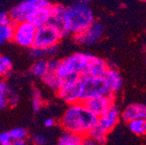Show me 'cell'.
<instances>
[{"instance_id":"obj_17","label":"cell","mask_w":146,"mask_h":145,"mask_svg":"<svg viewBox=\"0 0 146 145\" xmlns=\"http://www.w3.org/2000/svg\"><path fill=\"white\" fill-rule=\"evenodd\" d=\"M83 140L84 136L80 134L69 130H64L58 143L59 145H83Z\"/></svg>"},{"instance_id":"obj_30","label":"cell","mask_w":146,"mask_h":145,"mask_svg":"<svg viewBox=\"0 0 146 145\" xmlns=\"http://www.w3.org/2000/svg\"><path fill=\"white\" fill-rule=\"evenodd\" d=\"M32 142L33 143L38 144V145H44L48 142V139L45 136L38 134V135H35L32 137Z\"/></svg>"},{"instance_id":"obj_34","label":"cell","mask_w":146,"mask_h":145,"mask_svg":"<svg viewBox=\"0 0 146 145\" xmlns=\"http://www.w3.org/2000/svg\"><path fill=\"white\" fill-rule=\"evenodd\" d=\"M8 106L7 104V96L0 93V111L4 110L5 108Z\"/></svg>"},{"instance_id":"obj_25","label":"cell","mask_w":146,"mask_h":145,"mask_svg":"<svg viewBox=\"0 0 146 145\" xmlns=\"http://www.w3.org/2000/svg\"><path fill=\"white\" fill-rule=\"evenodd\" d=\"M29 57L33 61L36 60H39V59H44L47 58V52L46 49L40 48V47H36V46H32L29 48Z\"/></svg>"},{"instance_id":"obj_27","label":"cell","mask_w":146,"mask_h":145,"mask_svg":"<svg viewBox=\"0 0 146 145\" xmlns=\"http://www.w3.org/2000/svg\"><path fill=\"white\" fill-rule=\"evenodd\" d=\"M19 102H20V97L18 95V93L17 91H15V90L11 89L9 94L7 95L8 106L11 108H15L19 104Z\"/></svg>"},{"instance_id":"obj_37","label":"cell","mask_w":146,"mask_h":145,"mask_svg":"<svg viewBox=\"0 0 146 145\" xmlns=\"http://www.w3.org/2000/svg\"><path fill=\"white\" fill-rule=\"evenodd\" d=\"M75 2L78 3H84V4H88L90 2V0H75Z\"/></svg>"},{"instance_id":"obj_26","label":"cell","mask_w":146,"mask_h":145,"mask_svg":"<svg viewBox=\"0 0 146 145\" xmlns=\"http://www.w3.org/2000/svg\"><path fill=\"white\" fill-rule=\"evenodd\" d=\"M9 132H10L11 136L13 141L14 140H18V139L26 140V138L28 137V131L25 128H22V127H17V128H13Z\"/></svg>"},{"instance_id":"obj_12","label":"cell","mask_w":146,"mask_h":145,"mask_svg":"<svg viewBox=\"0 0 146 145\" xmlns=\"http://www.w3.org/2000/svg\"><path fill=\"white\" fill-rule=\"evenodd\" d=\"M51 17V5L38 8L31 11L26 17V21L35 25L36 28L47 24Z\"/></svg>"},{"instance_id":"obj_2","label":"cell","mask_w":146,"mask_h":145,"mask_svg":"<svg viewBox=\"0 0 146 145\" xmlns=\"http://www.w3.org/2000/svg\"><path fill=\"white\" fill-rule=\"evenodd\" d=\"M67 27L70 34H77L89 27L95 20L88 4L74 2L66 7Z\"/></svg>"},{"instance_id":"obj_7","label":"cell","mask_w":146,"mask_h":145,"mask_svg":"<svg viewBox=\"0 0 146 145\" xmlns=\"http://www.w3.org/2000/svg\"><path fill=\"white\" fill-rule=\"evenodd\" d=\"M50 0H23L18 5L11 9L9 12L10 19L13 24L25 21L27 15L38 8L50 6Z\"/></svg>"},{"instance_id":"obj_36","label":"cell","mask_w":146,"mask_h":145,"mask_svg":"<svg viewBox=\"0 0 146 145\" xmlns=\"http://www.w3.org/2000/svg\"><path fill=\"white\" fill-rule=\"evenodd\" d=\"M12 144H14V145H25V144H26V140H25V139L14 140L12 142Z\"/></svg>"},{"instance_id":"obj_20","label":"cell","mask_w":146,"mask_h":145,"mask_svg":"<svg viewBox=\"0 0 146 145\" xmlns=\"http://www.w3.org/2000/svg\"><path fill=\"white\" fill-rule=\"evenodd\" d=\"M87 135L92 137L98 144H104L107 141L108 133L98 124V122H96Z\"/></svg>"},{"instance_id":"obj_1","label":"cell","mask_w":146,"mask_h":145,"mask_svg":"<svg viewBox=\"0 0 146 145\" xmlns=\"http://www.w3.org/2000/svg\"><path fill=\"white\" fill-rule=\"evenodd\" d=\"M98 118L84 102H77L68 105L60 119V126L64 130L85 136L98 122Z\"/></svg>"},{"instance_id":"obj_29","label":"cell","mask_w":146,"mask_h":145,"mask_svg":"<svg viewBox=\"0 0 146 145\" xmlns=\"http://www.w3.org/2000/svg\"><path fill=\"white\" fill-rule=\"evenodd\" d=\"M12 138L10 132L0 133V145H11L12 144Z\"/></svg>"},{"instance_id":"obj_5","label":"cell","mask_w":146,"mask_h":145,"mask_svg":"<svg viewBox=\"0 0 146 145\" xmlns=\"http://www.w3.org/2000/svg\"><path fill=\"white\" fill-rule=\"evenodd\" d=\"M62 38L60 30L50 23H48L36 28L33 46L47 49L52 45L58 44Z\"/></svg>"},{"instance_id":"obj_38","label":"cell","mask_w":146,"mask_h":145,"mask_svg":"<svg viewBox=\"0 0 146 145\" xmlns=\"http://www.w3.org/2000/svg\"><path fill=\"white\" fill-rule=\"evenodd\" d=\"M141 2H144V3H146V0H140Z\"/></svg>"},{"instance_id":"obj_10","label":"cell","mask_w":146,"mask_h":145,"mask_svg":"<svg viewBox=\"0 0 146 145\" xmlns=\"http://www.w3.org/2000/svg\"><path fill=\"white\" fill-rule=\"evenodd\" d=\"M121 114L122 112L120 111V109L117 104L114 103L110 107V109L104 114L98 117L97 122L109 134L120 121Z\"/></svg>"},{"instance_id":"obj_6","label":"cell","mask_w":146,"mask_h":145,"mask_svg":"<svg viewBox=\"0 0 146 145\" xmlns=\"http://www.w3.org/2000/svg\"><path fill=\"white\" fill-rule=\"evenodd\" d=\"M36 27L28 21L14 24V33L12 42L18 46L31 48L34 45Z\"/></svg>"},{"instance_id":"obj_8","label":"cell","mask_w":146,"mask_h":145,"mask_svg":"<svg viewBox=\"0 0 146 145\" xmlns=\"http://www.w3.org/2000/svg\"><path fill=\"white\" fill-rule=\"evenodd\" d=\"M104 32V28L102 23L94 20V22L85 30L73 35V39L77 44L81 45H93L101 39Z\"/></svg>"},{"instance_id":"obj_32","label":"cell","mask_w":146,"mask_h":145,"mask_svg":"<svg viewBox=\"0 0 146 145\" xmlns=\"http://www.w3.org/2000/svg\"><path fill=\"white\" fill-rule=\"evenodd\" d=\"M11 23L12 22L10 19L9 13L5 11H0V24H8Z\"/></svg>"},{"instance_id":"obj_15","label":"cell","mask_w":146,"mask_h":145,"mask_svg":"<svg viewBox=\"0 0 146 145\" xmlns=\"http://www.w3.org/2000/svg\"><path fill=\"white\" fill-rule=\"evenodd\" d=\"M79 81V80H78ZM58 97L62 99L66 103H74L79 101L80 97V89H79V83L77 82L74 84L62 86L58 91Z\"/></svg>"},{"instance_id":"obj_19","label":"cell","mask_w":146,"mask_h":145,"mask_svg":"<svg viewBox=\"0 0 146 145\" xmlns=\"http://www.w3.org/2000/svg\"><path fill=\"white\" fill-rule=\"evenodd\" d=\"M48 71V64L47 60L45 58L34 61L33 64L30 69V72L31 75L38 79H42Z\"/></svg>"},{"instance_id":"obj_28","label":"cell","mask_w":146,"mask_h":145,"mask_svg":"<svg viewBox=\"0 0 146 145\" xmlns=\"http://www.w3.org/2000/svg\"><path fill=\"white\" fill-rule=\"evenodd\" d=\"M48 64V70L50 72H56L58 69V66L60 64V60L57 59L56 58H50L47 60Z\"/></svg>"},{"instance_id":"obj_35","label":"cell","mask_w":146,"mask_h":145,"mask_svg":"<svg viewBox=\"0 0 146 145\" xmlns=\"http://www.w3.org/2000/svg\"><path fill=\"white\" fill-rule=\"evenodd\" d=\"M44 126L46 128H52V127L55 125V120L53 118H46L44 120Z\"/></svg>"},{"instance_id":"obj_31","label":"cell","mask_w":146,"mask_h":145,"mask_svg":"<svg viewBox=\"0 0 146 145\" xmlns=\"http://www.w3.org/2000/svg\"><path fill=\"white\" fill-rule=\"evenodd\" d=\"M58 44H55L52 45L49 48L46 49V52H47V58H56V56L58 53Z\"/></svg>"},{"instance_id":"obj_4","label":"cell","mask_w":146,"mask_h":145,"mask_svg":"<svg viewBox=\"0 0 146 145\" xmlns=\"http://www.w3.org/2000/svg\"><path fill=\"white\" fill-rule=\"evenodd\" d=\"M90 57V54L84 52L73 53L63 60H60V64L56 73L61 78L73 73H78L79 75L84 74L87 69Z\"/></svg>"},{"instance_id":"obj_21","label":"cell","mask_w":146,"mask_h":145,"mask_svg":"<svg viewBox=\"0 0 146 145\" xmlns=\"http://www.w3.org/2000/svg\"><path fill=\"white\" fill-rule=\"evenodd\" d=\"M130 130L137 136L146 135V118L134 119L128 122Z\"/></svg>"},{"instance_id":"obj_22","label":"cell","mask_w":146,"mask_h":145,"mask_svg":"<svg viewBox=\"0 0 146 145\" xmlns=\"http://www.w3.org/2000/svg\"><path fill=\"white\" fill-rule=\"evenodd\" d=\"M14 33V24H0V46L8 41H12Z\"/></svg>"},{"instance_id":"obj_24","label":"cell","mask_w":146,"mask_h":145,"mask_svg":"<svg viewBox=\"0 0 146 145\" xmlns=\"http://www.w3.org/2000/svg\"><path fill=\"white\" fill-rule=\"evenodd\" d=\"M31 103L32 109L35 112H38L43 107V97L40 90L36 88L31 89Z\"/></svg>"},{"instance_id":"obj_16","label":"cell","mask_w":146,"mask_h":145,"mask_svg":"<svg viewBox=\"0 0 146 145\" xmlns=\"http://www.w3.org/2000/svg\"><path fill=\"white\" fill-rule=\"evenodd\" d=\"M104 78L106 82L109 89L114 95L121 89L123 86V78L117 69L110 66Z\"/></svg>"},{"instance_id":"obj_33","label":"cell","mask_w":146,"mask_h":145,"mask_svg":"<svg viewBox=\"0 0 146 145\" xmlns=\"http://www.w3.org/2000/svg\"><path fill=\"white\" fill-rule=\"evenodd\" d=\"M97 142L89 135L84 136V140H83V145H97Z\"/></svg>"},{"instance_id":"obj_18","label":"cell","mask_w":146,"mask_h":145,"mask_svg":"<svg viewBox=\"0 0 146 145\" xmlns=\"http://www.w3.org/2000/svg\"><path fill=\"white\" fill-rule=\"evenodd\" d=\"M42 81L49 89L56 92L61 88L62 85V79L56 72L48 71L44 75V77L42 78Z\"/></svg>"},{"instance_id":"obj_39","label":"cell","mask_w":146,"mask_h":145,"mask_svg":"<svg viewBox=\"0 0 146 145\" xmlns=\"http://www.w3.org/2000/svg\"><path fill=\"white\" fill-rule=\"evenodd\" d=\"M145 63H146V60H145Z\"/></svg>"},{"instance_id":"obj_23","label":"cell","mask_w":146,"mask_h":145,"mask_svg":"<svg viewBox=\"0 0 146 145\" xmlns=\"http://www.w3.org/2000/svg\"><path fill=\"white\" fill-rule=\"evenodd\" d=\"M12 70V62L10 58L0 55V77H6Z\"/></svg>"},{"instance_id":"obj_9","label":"cell","mask_w":146,"mask_h":145,"mask_svg":"<svg viewBox=\"0 0 146 145\" xmlns=\"http://www.w3.org/2000/svg\"><path fill=\"white\" fill-rule=\"evenodd\" d=\"M84 105L98 117L104 114L112 104L115 103L114 95L99 96L91 97L84 102Z\"/></svg>"},{"instance_id":"obj_14","label":"cell","mask_w":146,"mask_h":145,"mask_svg":"<svg viewBox=\"0 0 146 145\" xmlns=\"http://www.w3.org/2000/svg\"><path fill=\"white\" fill-rule=\"evenodd\" d=\"M121 118L127 122L134 119L146 118V104L138 103L129 104L122 111Z\"/></svg>"},{"instance_id":"obj_11","label":"cell","mask_w":146,"mask_h":145,"mask_svg":"<svg viewBox=\"0 0 146 145\" xmlns=\"http://www.w3.org/2000/svg\"><path fill=\"white\" fill-rule=\"evenodd\" d=\"M49 23L56 26L60 30L63 38L70 34L67 27L65 6L59 4L51 5V17Z\"/></svg>"},{"instance_id":"obj_3","label":"cell","mask_w":146,"mask_h":145,"mask_svg":"<svg viewBox=\"0 0 146 145\" xmlns=\"http://www.w3.org/2000/svg\"><path fill=\"white\" fill-rule=\"evenodd\" d=\"M78 83L80 89V102H84L89 98L95 97L114 95L109 89L104 77H97L88 74H81Z\"/></svg>"},{"instance_id":"obj_13","label":"cell","mask_w":146,"mask_h":145,"mask_svg":"<svg viewBox=\"0 0 146 145\" xmlns=\"http://www.w3.org/2000/svg\"><path fill=\"white\" fill-rule=\"evenodd\" d=\"M109 68L110 66L105 60L91 55L87 69L84 74H88L97 77H104Z\"/></svg>"}]
</instances>
